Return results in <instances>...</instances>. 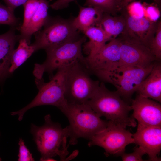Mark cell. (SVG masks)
Instances as JSON below:
<instances>
[{
	"instance_id": "obj_1",
	"label": "cell",
	"mask_w": 161,
	"mask_h": 161,
	"mask_svg": "<svg viewBox=\"0 0 161 161\" xmlns=\"http://www.w3.org/2000/svg\"><path fill=\"white\" fill-rule=\"evenodd\" d=\"M44 120L41 126L32 124L30 131L41 156L40 160L48 161L57 155L61 160H64L69 154L66 146L70 135L69 127L62 128L59 124L52 121L49 114L45 116Z\"/></svg>"
},
{
	"instance_id": "obj_2",
	"label": "cell",
	"mask_w": 161,
	"mask_h": 161,
	"mask_svg": "<svg viewBox=\"0 0 161 161\" xmlns=\"http://www.w3.org/2000/svg\"><path fill=\"white\" fill-rule=\"evenodd\" d=\"M100 117L116 124L135 127L134 119L129 116L131 106L124 100L116 90L108 89L103 83L99 85L91 99L86 103Z\"/></svg>"
},
{
	"instance_id": "obj_3",
	"label": "cell",
	"mask_w": 161,
	"mask_h": 161,
	"mask_svg": "<svg viewBox=\"0 0 161 161\" xmlns=\"http://www.w3.org/2000/svg\"><path fill=\"white\" fill-rule=\"evenodd\" d=\"M71 66L58 70L48 82H45L43 78H35V83L38 90L37 95L29 104L17 111L11 112V115H18V120L21 121L24 113L29 109L46 105L55 106L64 113L68 104L65 97V92L67 75Z\"/></svg>"
},
{
	"instance_id": "obj_4",
	"label": "cell",
	"mask_w": 161,
	"mask_h": 161,
	"mask_svg": "<svg viewBox=\"0 0 161 161\" xmlns=\"http://www.w3.org/2000/svg\"><path fill=\"white\" fill-rule=\"evenodd\" d=\"M155 62L145 67L118 63L95 75L103 81L114 85L121 97L131 101L132 95L150 74Z\"/></svg>"
},
{
	"instance_id": "obj_5",
	"label": "cell",
	"mask_w": 161,
	"mask_h": 161,
	"mask_svg": "<svg viewBox=\"0 0 161 161\" xmlns=\"http://www.w3.org/2000/svg\"><path fill=\"white\" fill-rule=\"evenodd\" d=\"M68 118L70 135L69 144L75 145L77 139L83 138L89 140L104 130L109 121L101 119L87 104L68 103L64 113Z\"/></svg>"
},
{
	"instance_id": "obj_6",
	"label": "cell",
	"mask_w": 161,
	"mask_h": 161,
	"mask_svg": "<svg viewBox=\"0 0 161 161\" xmlns=\"http://www.w3.org/2000/svg\"><path fill=\"white\" fill-rule=\"evenodd\" d=\"M73 19L49 16L43 28L35 34V41L32 44L35 52L41 49L46 51L79 39L81 37L73 24Z\"/></svg>"
},
{
	"instance_id": "obj_7",
	"label": "cell",
	"mask_w": 161,
	"mask_h": 161,
	"mask_svg": "<svg viewBox=\"0 0 161 161\" xmlns=\"http://www.w3.org/2000/svg\"><path fill=\"white\" fill-rule=\"evenodd\" d=\"M86 40L85 35L76 41L69 42L46 51L47 57L41 64H34L33 74L35 78H43L44 73L50 74L56 70L82 62L84 57L82 55V47Z\"/></svg>"
},
{
	"instance_id": "obj_8",
	"label": "cell",
	"mask_w": 161,
	"mask_h": 161,
	"mask_svg": "<svg viewBox=\"0 0 161 161\" xmlns=\"http://www.w3.org/2000/svg\"><path fill=\"white\" fill-rule=\"evenodd\" d=\"M90 74L81 61L70 67L65 86V97L68 103H86L99 86L98 80L92 79Z\"/></svg>"
},
{
	"instance_id": "obj_9",
	"label": "cell",
	"mask_w": 161,
	"mask_h": 161,
	"mask_svg": "<svg viewBox=\"0 0 161 161\" xmlns=\"http://www.w3.org/2000/svg\"><path fill=\"white\" fill-rule=\"evenodd\" d=\"M126 127L109 121L106 127L89 140V147L97 145L103 148L106 154L120 155L129 144L134 143L133 134Z\"/></svg>"
},
{
	"instance_id": "obj_10",
	"label": "cell",
	"mask_w": 161,
	"mask_h": 161,
	"mask_svg": "<svg viewBox=\"0 0 161 161\" xmlns=\"http://www.w3.org/2000/svg\"><path fill=\"white\" fill-rule=\"evenodd\" d=\"M126 26L122 36L149 48L155 35L157 24L145 16L138 17L128 15L125 18Z\"/></svg>"
},
{
	"instance_id": "obj_11",
	"label": "cell",
	"mask_w": 161,
	"mask_h": 161,
	"mask_svg": "<svg viewBox=\"0 0 161 161\" xmlns=\"http://www.w3.org/2000/svg\"><path fill=\"white\" fill-rule=\"evenodd\" d=\"M120 46L119 38L112 40L92 57H84L82 63L90 74L106 70L119 62Z\"/></svg>"
},
{
	"instance_id": "obj_12",
	"label": "cell",
	"mask_w": 161,
	"mask_h": 161,
	"mask_svg": "<svg viewBox=\"0 0 161 161\" xmlns=\"http://www.w3.org/2000/svg\"><path fill=\"white\" fill-rule=\"evenodd\" d=\"M119 39L120 41L119 63L145 67L158 61L148 47L122 36Z\"/></svg>"
},
{
	"instance_id": "obj_13",
	"label": "cell",
	"mask_w": 161,
	"mask_h": 161,
	"mask_svg": "<svg viewBox=\"0 0 161 161\" xmlns=\"http://www.w3.org/2000/svg\"><path fill=\"white\" fill-rule=\"evenodd\" d=\"M131 117L138 124L150 126H161V105L160 103L139 94L132 100Z\"/></svg>"
},
{
	"instance_id": "obj_14",
	"label": "cell",
	"mask_w": 161,
	"mask_h": 161,
	"mask_svg": "<svg viewBox=\"0 0 161 161\" xmlns=\"http://www.w3.org/2000/svg\"><path fill=\"white\" fill-rule=\"evenodd\" d=\"M132 137L134 143L148 154L149 160L161 161L157 155L161 149V126H146L138 124L137 131Z\"/></svg>"
},
{
	"instance_id": "obj_15",
	"label": "cell",
	"mask_w": 161,
	"mask_h": 161,
	"mask_svg": "<svg viewBox=\"0 0 161 161\" xmlns=\"http://www.w3.org/2000/svg\"><path fill=\"white\" fill-rule=\"evenodd\" d=\"M16 27H11L6 33L0 34V80L9 74L12 55L16 42L20 38L16 35Z\"/></svg>"
},
{
	"instance_id": "obj_16",
	"label": "cell",
	"mask_w": 161,
	"mask_h": 161,
	"mask_svg": "<svg viewBox=\"0 0 161 161\" xmlns=\"http://www.w3.org/2000/svg\"><path fill=\"white\" fill-rule=\"evenodd\" d=\"M145 97L161 102V64L156 61L150 74L141 83L136 91Z\"/></svg>"
},
{
	"instance_id": "obj_17",
	"label": "cell",
	"mask_w": 161,
	"mask_h": 161,
	"mask_svg": "<svg viewBox=\"0 0 161 161\" xmlns=\"http://www.w3.org/2000/svg\"><path fill=\"white\" fill-rule=\"evenodd\" d=\"M79 12L78 16L73 18L72 23L78 31L83 32L92 27L100 25L104 12L97 7H85L79 5Z\"/></svg>"
},
{
	"instance_id": "obj_18",
	"label": "cell",
	"mask_w": 161,
	"mask_h": 161,
	"mask_svg": "<svg viewBox=\"0 0 161 161\" xmlns=\"http://www.w3.org/2000/svg\"><path fill=\"white\" fill-rule=\"evenodd\" d=\"M39 0V5L34 15L27 27L20 32V38L25 39L29 44L32 35L41 30L49 17L48 10L50 1Z\"/></svg>"
},
{
	"instance_id": "obj_19",
	"label": "cell",
	"mask_w": 161,
	"mask_h": 161,
	"mask_svg": "<svg viewBox=\"0 0 161 161\" xmlns=\"http://www.w3.org/2000/svg\"><path fill=\"white\" fill-rule=\"evenodd\" d=\"M89 39L84 43L83 51L87 58H91L97 53L106 44L108 40L105 33L100 25L91 27L83 32Z\"/></svg>"
},
{
	"instance_id": "obj_20",
	"label": "cell",
	"mask_w": 161,
	"mask_h": 161,
	"mask_svg": "<svg viewBox=\"0 0 161 161\" xmlns=\"http://www.w3.org/2000/svg\"><path fill=\"white\" fill-rule=\"evenodd\" d=\"M126 19L121 17H113L103 14L100 25L103 29L108 41L116 38L124 30Z\"/></svg>"
},
{
	"instance_id": "obj_21",
	"label": "cell",
	"mask_w": 161,
	"mask_h": 161,
	"mask_svg": "<svg viewBox=\"0 0 161 161\" xmlns=\"http://www.w3.org/2000/svg\"><path fill=\"white\" fill-rule=\"evenodd\" d=\"M18 47L13 50L11 56L9 74H12L35 52L33 46L29 44L23 38L19 40Z\"/></svg>"
},
{
	"instance_id": "obj_22",
	"label": "cell",
	"mask_w": 161,
	"mask_h": 161,
	"mask_svg": "<svg viewBox=\"0 0 161 161\" xmlns=\"http://www.w3.org/2000/svg\"><path fill=\"white\" fill-rule=\"evenodd\" d=\"M84 5L98 7L106 13L112 12L122 6L121 2L119 0H86Z\"/></svg>"
},
{
	"instance_id": "obj_23",
	"label": "cell",
	"mask_w": 161,
	"mask_h": 161,
	"mask_svg": "<svg viewBox=\"0 0 161 161\" xmlns=\"http://www.w3.org/2000/svg\"><path fill=\"white\" fill-rule=\"evenodd\" d=\"M14 10L8 7L0 4V25L5 24L18 28L20 19L16 17Z\"/></svg>"
},
{
	"instance_id": "obj_24",
	"label": "cell",
	"mask_w": 161,
	"mask_h": 161,
	"mask_svg": "<svg viewBox=\"0 0 161 161\" xmlns=\"http://www.w3.org/2000/svg\"><path fill=\"white\" fill-rule=\"evenodd\" d=\"M40 2L39 0H28L23 5L24 14L23 22L17 28L21 32L27 27L38 9Z\"/></svg>"
},
{
	"instance_id": "obj_25",
	"label": "cell",
	"mask_w": 161,
	"mask_h": 161,
	"mask_svg": "<svg viewBox=\"0 0 161 161\" xmlns=\"http://www.w3.org/2000/svg\"><path fill=\"white\" fill-rule=\"evenodd\" d=\"M154 35L149 46L152 53L157 60L160 61L161 59V23L157 24V28Z\"/></svg>"
},
{
	"instance_id": "obj_26",
	"label": "cell",
	"mask_w": 161,
	"mask_h": 161,
	"mask_svg": "<svg viewBox=\"0 0 161 161\" xmlns=\"http://www.w3.org/2000/svg\"><path fill=\"white\" fill-rule=\"evenodd\" d=\"M134 151L130 153L125 152L122 154L120 156L123 161H143V155L146 154L144 151L141 148L136 147L134 148Z\"/></svg>"
},
{
	"instance_id": "obj_27",
	"label": "cell",
	"mask_w": 161,
	"mask_h": 161,
	"mask_svg": "<svg viewBox=\"0 0 161 161\" xmlns=\"http://www.w3.org/2000/svg\"><path fill=\"white\" fill-rule=\"evenodd\" d=\"M19 154L18 156V161H34V159L32 154L25 144L24 142L21 138L19 139Z\"/></svg>"
},
{
	"instance_id": "obj_28",
	"label": "cell",
	"mask_w": 161,
	"mask_h": 161,
	"mask_svg": "<svg viewBox=\"0 0 161 161\" xmlns=\"http://www.w3.org/2000/svg\"><path fill=\"white\" fill-rule=\"evenodd\" d=\"M127 5L129 15L138 17L144 16L145 7L140 2H134Z\"/></svg>"
},
{
	"instance_id": "obj_29",
	"label": "cell",
	"mask_w": 161,
	"mask_h": 161,
	"mask_svg": "<svg viewBox=\"0 0 161 161\" xmlns=\"http://www.w3.org/2000/svg\"><path fill=\"white\" fill-rule=\"evenodd\" d=\"M145 13L147 16L145 17L155 22L160 16L157 9L153 6H149L146 8H145Z\"/></svg>"
},
{
	"instance_id": "obj_30",
	"label": "cell",
	"mask_w": 161,
	"mask_h": 161,
	"mask_svg": "<svg viewBox=\"0 0 161 161\" xmlns=\"http://www.w3.org/2000/svg\"><path fill=\"white\" fill-rule=\"evenodd\" d=\"M75 0H57L50 6L55 10L61 9L67 7L69 3Z\"/></svg>"
},
{
	"instance_id": "obj_31",
	"label": "cell",
	"mask_w": 161,
	"mask_h": 161,
	"mask_svg": "<svg viewBox=\"0 0 161 161\" xmlns=\"http://www.w3.org/2000/svg\"><path fill=\"white\" fill-rule=\"evenodd\" d=\"M7 6L14 10L17 7L23 5L28 0H3Z\"/></svg>"
},
{
	"instance_id": "obj_32",
	"label": "cell",
	"mask_w": 161,
	"mask_h": 161,
	"mask_svg": "<svg viewBox=\"0 0 161 161\" xmlns=\"http://www.w3.org/2000/svg\"><path fill=\"white\" fill-rule=\"evenodd\" d=\"M135 0H123L122 1V6L123 7L126 6L129 3Z\"/></svg>"
},
{
	"instance_id": "obj_33",
	"label": "cell",
	"mask_w": 161,
	"mask_h": 161,
	"mask_svg": "<svg viewBox=\"0 0 161 161\" xmlns=\"http://www.w3.org/2000/svg\"><path fill=\"white\" fill-rule=\"evenodd\" d=\"M119 0L121 2V3H122V1L123 0Z\"/></svg>"
},
{
	"instance_id": "obj_34",
	"label": "cell",
	"mask_w": 161,
	"mask_h": 161,
	"mask_svg": "<svg viewBox=\"0 0 161 161\" xmlns=\"http://www.w3.org/2000/svg\"><path fill=\"white\" fill-rule=\"evenodd\" d=\"M1 158H0V161H1Z\"/></svg>"
}]
</instances>
